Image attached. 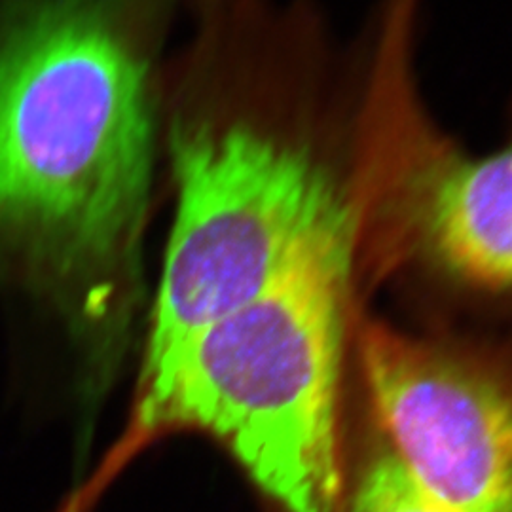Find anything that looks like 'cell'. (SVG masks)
Returning <instances> with one entry per match:
<instances>
[{
	"label": "cell",
	"mask_w": 512,
	"mask_h": 512,
	"mask_svg": "<svg viewBox=\"0 0 512 512\" xmlns=\"http://www.w3.org/2000/svg\"><path fill=\"white\" fill-rule=\"evenodd\" d=\"M148 147L143 65L99 0H44L0 35V239L65 274L116 264Z\"/></svg>",
	"instance_id": "6da1fadb"
},
{
	"label": "cell",
	"mask_w": 512,
	"mask_h": 512,
	"mask_svg": "<svg viewBox=\"0 0 512 512\" xmlns=\"http://www.w3.org/2000/svg\"><path fill=\"white\" fill-rule=\"evenodd\" d=\"M179 211L165 256L145 368L264 293L296 256L361 205L315 126L232 124L177 152Z\"/></svg>",
	"instance_id": "3957f363"
},
{
	"label": "cell",
	"mask_w": 512,
	"mask_h": 512,
	"mask_svg": "<svg viewBox=\"0 0 512 512\" xmlns=\"http://www.w3.org/2000/svg\"><path fill=\"white\" fill-rule=\"evenodd\" d=\"M368 186V217L403 220L452 274L512 291V143L465 154L395 93L372 126Z\"/></svg>",
	"instance_id": "5b68a950"
},
{
	"label": "cell",
	"mask_w": 512,
	"mask_h": 512,
	"mask_svg": "<svg viewBox=\"0 0 512 512\" xmlns=\"http://www.w3.org/2000/svg\"><path fill=\"white\" fill-rule=\"evenodd\" d=\"M349 512H456L404 471L391 452L370 461L361 476Z\"/></svg>",
	"instance_id": "8992f818"
},
{
	"label": "cell",
	"mask_w": 512,
	"mask_h": 512,
	"mask_svg": "<svg viewBox=\"0 0 512 512\" xmlns=\"http://www.w3.org/2000/svg\"><path fill=\"white\" fill-rule=\"evenodd\" d=\"M361 211L313 239L255 300L143 374L145 429L213 435L283 512L340 505L338 385Z\"/></svg>",
	"instance_id": "7a4b0ae2"
},
{
	"label": "cell",
	"mask_w": 512,
	"mask_h": 512,
	"mask_svg": "<svg viewBox=\"0 0 512 512\" xmlns=\"http://www.w3.org/2000/svg\"><path fill=\"white\" fill-rule=\"evenodd\" d=\"M366 384L389 450L456 512H512V382L494 368L368 325Z\"/></svg>",
	"instance_id": "277c9868"
}]
</instances>
